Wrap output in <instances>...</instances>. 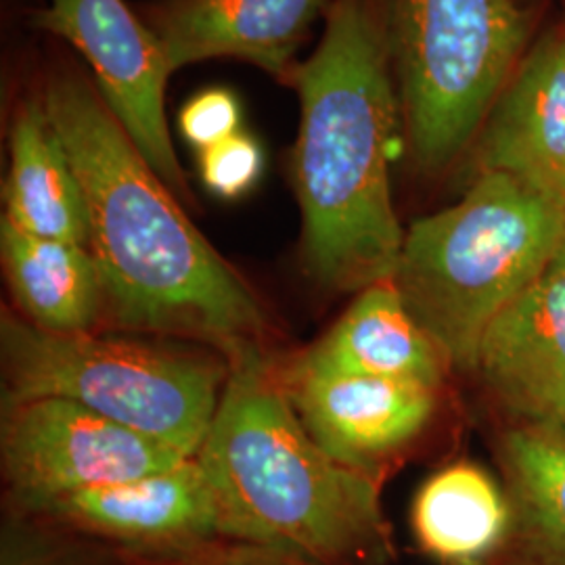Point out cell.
<instances>
[{"label":"cell","mask_w":565,"mask_h":565,"mask_svg":"<svg viewBox=\"0 0 565 565\" xmlns=\"http://www.w3.org/2000/svg\"><path fill=\"white\" fill-rule=\"evenodd\" d=\"M277 373L306 431L338 463L382 482L385 469L424 436L440 387L359 375Z\"/></svg>","instance_id":"obj_9"},{"label":"cell","mask_w":565,"mask_h":565,"mask_svg":"<svg viewBox=\"0 0 565 565\" xmlns=\"http://www.w3.org/2000/svg\"><path fill=\"white\" fill-rule=\"evenodd\" d=\"M486 565H488V564H486Z\"/></svg>","instance_id":"obj_24"},{"label":"cell","mask_w":565,"mask_h":565,"mask_svg":"<svg viewBox=\"0 0 565 565\" xmlns=\"http://www.w3.org/2000/svg\"><path fill=\"white\" fill-rule=\"evenodd\" d=\"M4 218L28 235L88 247V210L81 181L41 99H28L11 130Z\"/></svg>","instance_id":"obj_15"},{"label":"cell","mask_w":565,"mask_h":565,"mask_svg":"<svg viewBox=\"0 0 565 565\" xmlns=\"http://www.w3.org/2000/svg\"><path fill=\"white\" fill-rule=\"evenodd\" d=\"M413 532L443 565H486L507 543L511 509L505 488L478 465L436 471L413 501Z\"/></svg>","instance_id":"obj_18"},{"label":"cell","mask_w":565,"mask_h":565,"mask_svg":"<svg viewBox=\"0 0 565 565\" xmlns=\"http://www.w3.org/2000/svg\"><path fill=\"white\" fill-rule=\"evenodd\" d=\"M473 373L513 424L565 429V242L488 327Z\"/></svg>","instance_id":"obj_11"},{"label":"cell","mask_w":565,"mask_h":565,"mask_svg":"<svg viewBox=\"0 0 565 565\" xmlns=\"http://www.w3.org/2000/svg\"><path fill=\"white\" fill-rule=\"evenodd\" d=\"M565 242V198L507 172L476 174L461 202L404 233L392 282L450 371L473 373L488 327Z\"/></svg>","instance_id":"obj_4"},{"label":"cell","mask_w":565,"mask_h":565,"mask_svg":"<svg viewBox=\"0 0 565 565\" xmlns=\"http://www.w3.org/2000/svg\"><path fill=\"white\" fill-rule=\"evenodd\" d=\"M181 135L198 151L239 132L242 103L228 88H207L182 107Z\"/></svg>","instance_id":"obj_21"},{"label":"cell","mask_w":565,"mask_h":565,"mask_svg":"<svg viewBox=\"0 0 565 565\" xmlns=\"http://www.w3.org/2000/svg\"><path fill=\"white\" fill-rule=\"evenodd\" d=\"M124 555L128 565H323L275 546L233 539H212L170 551Z\"/></svg>","instance_id":"obj_20"},{"label":"cell","mask_w":565,"mask_h":565,"mask_svg":"<svg viewBox=\"0 0 565 565\" xmlns=\"http://www.w3.org/2000/svg\"><path fill=\"white\" fill-rule=\"evenodd\" d=\"M39 28L74 44L126 135L182 205L193 203L166 121V82L172 67L156 32L124 0H53Z\"/></svg>","instance_id":"obj_8"},{"label":"cell","mask_w":565,"mask_h":565,"mask_svg":"<svg viewBox=\"0 0 565 565\" xmlns=\"http://www.w3.org/2000/svg\"><path fill=\"white\" fill-rule=\"evenodd\" d=\"M81 181L88 249L105 285V323L182 340L235 361L270 352L273 324L242 273L186 216L78 70L55 72L42 93Z\"/></svg>","instance_id":"obj_1"},{"label":"cell","mask_w":565,"mask_h":565,"mask_svg":"<svg viewBox=\"0 0 565 565\" xmlns=\"http://www.w3.org/2000/svg\"><path fill=\"white\" fill-rule=\"evenodd\" d=\"M471 153L473 177L507 172L565 198V28L525 53Z\"/></svg>","instance_id":"obj_12"},{"label":"cell","mask_w":565,"mask_h":565,"mask_svg":"<svg viewBox=\"0 0 565 565\" xmlns=\"http://www.w3.org/2000/svg\"><path fill=\"white\" fill-rule=\"evenodd\" d=\"M385 32L413 158L443 172L524 60L525 13L515 0H387Z\"/></svg>","instance_id":"obj_6"},{"label":"cell","mask_w":565,"mask_h":565,"mask_svg":"<svg viewBox=\"0 0 565 565\" xmlns=\"http://www.w3.org/2000/svg\"><path fill=\"white\" fill-rule=\"evenodd\" d=\"M277 354L228 361L198 461L214 490L223 539L275 546L323 565L394 557L382 482L333 461L306 431Z\"/></svg>","instance_id":"obj_3"},{"label":"cell","mask_w":565,"mask_h":565,"mask_svg":"<svg viewBox=\"0 0 565 565\" xmlns=\"http://www.w3.org/2000/svg\"><path fill=\"white\" fill-rule=\"evenodd\" d=\"M289 82L302 103L291 179L306 275L327 294L392 281L404 231L390 162L403 109L377 4L331 2L323 39Z\"/></svg>","instance_id":"obj_2"},{"label":"cell","mask_w":565,"mask_h":565,"mask_svg":"<svg viewBox=\"0 0 565 565\" xmlns=\"http://www.w3.org/2000/svg\"><path fill=\"white\" fill-rule=\"evenodd\" d=\"M327 0H166L153 15L172 72L216 57L249 61L289 82Z\"/></svg>","instance_id":"obj_13"},{"label":"cell","mask_w":565,"mask_h":565,"mask_svg":"<svg viewBox=\"0 0 565 565\" xmlns=\"http://www.w3.org/2000/svg\"><path fill=\"white\" fill-rule=\"evenodd\" d=\"M499 463L511 509L503 548L515 565H565V429L513 424Z\"/></svg>","instance_id":"obj_17"},{"label":"cell","mask_w":565,"mask_h":565,"mask_svg":"<svg viewBox=\"0 0 565 565\" xmlns=\"http://www.w3.org/2000/svg\"><path fill=\"white\" fill-rule=\"evenodd\" d=\"M564 28H565V25H564Z\"/></svg>","instance_id":"obj_23"},{"label":"cell","mask_w":565,"mask_h":565,"mask_svg":"<svg viewBox=\"0 0 565 565\" xmlns=\"http://www.w3.org/2000/svg\"><path fill=\"white\" fill-rule=\"evenodd\" d=\"M30 518L116 543L124 553L223 539L214 490L195 457L139 480L63 497Z\"/></svg>","instance_id":"obj_10"},{"label":"cell","mask_w":565,"mask_h":565,"mask_svg":"<svg viewBox=\"0 0 565 565\" xmlns=\"http://www.w3.org/2000/svg\"><path fill=\"white\" fill-rule=\"evenodd\" d=\"M121 331L53 333L2 310V404L63 398L198 457L228 377L218 352Z\"/></svg>","instance_id":"obj_5"},{"label":"cell","mask_w":565,"mask_h":565,"mask_svg":"<svg viewBox=\"0 0 565 565\" xmlns=\"http://www.w3.org/2000/svg\"><path fill=\"white\" fill-rule=\"evenodd\" d=\"M263 170L264 151L260 142L242 130L200 151L203 186L221 200L243 198L260 181Z\"/></svg>","instance_id":"obj_19"},{"label":"cell","mask_w":565,"mask_h":565,"mask_svg":"<svg viewBox=\"0 0 565 565\" xmlns=\"http://www.w3.org/2000/svg\"><path fill=\"white\" fill-rule=\"evenodd\" d=\"M7 282L28 323L53 333L97 331L105 323V285L93 252L78 243L28 235L0 224Z\"/></svg>","instance_id":"obj_16"},{"label":"cell","mask_w":565,"mask_h":565,"mask_svg":"<svg viewBox=\"0 0 565 565\" xmlns=\"http://www.w3.org/2000/svg\"><path fill=\"white\" fill-rule=\"evenodd\" d=\"M279 363L285 371L302 375L385 377L440 390L450 371L392 281L356 294L321 340Z\"/></svg>","instance_id":"obj_14"},{"label":"cell","mask_w":565,"mask_h":565,"mask_svg":"<svg viewBox=\"0 0 565 565\" xmlns=\"http://www.w3.org/2000/svg\"><path fill=\"white\" fill-rule=\"evenodd\" d=\"M0 565H76V562L57 536L21 515V520L4 525Z\"/></svg>","instance_id":"obj_22"},{"label":"cell","mask_w":565,"mask_h":565,"mask_svg":"<svg viewBox=\"0 0 565 565\" xmlns=\"http://www.w3.org/2000/svg\"><path fill=\"white\" fill-rule=\"evenodd\" d=\"M0 455L4 484L21 515L193 459L63 398L2 404Z\"/></svg>","instance_id":"obj_7"}]
</instances>
